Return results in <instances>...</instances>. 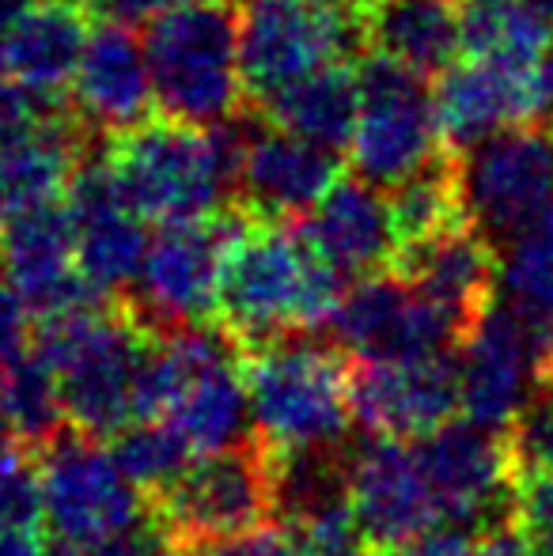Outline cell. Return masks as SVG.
I'll use <instances>...</instances> for the list:
<instances>
[{
  "label": "cell",
  "mask_w": 553,
  "mask_h": 556,
  "mask_svg": "<svg viewBox=\"0 0 553 556\" xmlns=\"http://www.w3.org/2000/svg\"><path fill=\"white\" fill-rule=\"evenodd\" d=\"M341 292V277L300 224L247 216L224 257L216 326L239 352H251L280 337L315 333L338 311Z\"/></svg>",
  "instance_id": "6da1fadb"
},
{
  "label": "cell",
  "mask_w": 553,
  "mask_h": 556,
  "mask_svg": "<svg viewBox=\"0 0 553 556\" xmlns=\"http://www.w3.org/2000/svg\"><path fill=\"white\" fill-rule=\"evenodd\" d=\"M155 330L129 300H96L38 318L27 349L58 382L65 425L111 440L137 420L140 371Z\"/></svg>",
  "instance_id": "7a4b0ae2"
},
{
  "label": "cell",
  "mask_w": 553,
  "mask_h": 556,
  "mask_svg": "<svg viewBox=\"0 0 553 556\" xmlns=\"http://www.w3.org/2000/svg\"><path fill=\"white\" fill-rule=\"evenodd\" d=\"M247 122L190 125L148 117L103 148L126 201L152 224H186L221 213L236 198V167Z\"/></svg>",
  "instance_id": "3957f363"
},
{
  "label": "cell",
  "mask_w": 553,
  "mask_h": 556,
  "mask_svg": "<svg viewBox=\"0 0 553 556\" xmlns=\"http://www.w3.org/2000/svg\"><path fill=\"white\" fill-rule=\"evenodd\" d=\"M243 352L216 323L178 326L152 337L140 371L137 417H160L193 446V454L251 435Z\"/></svg>",
  "instance_id": "277c9868"
},
{
  "label": "cell",
  "mask_w": 553,
  "mask_h": 556,
  "mask_svg": "<svg viewBox=\"0 0 553 556\" xmlns=\"http://www.w3.org/2000/svg\"><path fill=\"white\" fill-rule=\"evenodd\" d=\"M251 428L277 454L345 446L353 428V356L307 333L243 352Z\"/></svg>",
  "instance_id": "5b68a950"
},
{
  "label": "cell",
  "mask_w": 553,
  "mask_h": 556,
  "mask_svg": "<svg viewBox=\"0 0 553 556\" xmlns=\"http://www.w3.org/2000/svg\"><path fill=\"white\" fill-rule=\"evenodd\" d=\"M144 53L163 117L221 125L247 106L236 0H175L148 23Z\"/></svg>",
  "instance_id": "8992f818"
},
{
  "label": "cell",
  "mask_w": 553,
  "mask_h": 556,
  "mask_svg": "<svg viewBox=\"0 0 553 556\" xmlns=\"http://www.w3.org/2000/svg\"><path fill=\"white\" fill-rule=\"evenodd\" d=\"M148 519L175 542H221L277 519V451L259 432L198 454L186 473L152 500Z\"/></svg>",
  "instance_id": "52a82bcc"
},
{
  "label": "cell",
  "mask_w": 553,
  "mask_h": 556,
  "mask_svg": "<svg viewBox=\"0 0 553 556\" xmlns=\"http://www.w3.org/2000/svg\"><path fill=\"white\" fill-rule=\"evenodd\" d=\"M356 84L361 106L345 148L353 175L391 190L448 152L428 76H417L384 53H368L356 65Z\"/></svg>",
  "instance_id": "ba28073f"
},
{
  "label": "cell",
  "mask_w": 553,
  "mask_h": 556,
  "mask_svg": "<svg viewBox=\"0 0 553 556\" xmlns=\"http://www.w3.org/2000/svg\"><path fill=\"white\" fill-rule=\"evenodd\" d=\"M239 73L247 103H262L285 84L364 50L356 8L334 0H236Z\"/></svg>",
  "instance_id": "9c48e42d"
},
{
  "label": "cell",
  "mask_w": 553,
  "mask_h": 556,
  "mask_svg": "<svg viewBox=\"0 0 553 556\" xmlns=\"http://www.w3.org/2000/svg\"><path fill=\"white\" fill-rule=\"evenodd\" d=\"M247 216L251 213L231 201L205 220L163 224V231L148 239L144 265L137 273L134 295L126 300L155 333L216 323L224 257Z\"/></svg>",
  "instance_id": "30bf717a"
},
{
  "label": "cell",
  "mask_w": 553,
  "mask_h": 556,
  "mask_svg": "<svg viewBox=\"0 0 553 556\" xmlns=\"http://www.w3.org/2000/svg\"><path fill=\"white\" fill-rule=\"evenodd\" d=\"M42 522L58 542H103L148 519L140 492L126 481L111 446L65 425L38 446Z\"/></svg>",
  "instance_id": "8fae6325"
},
{
  "label": "cell",
  "mask_w": 553,
  "mask_h": 556,
  "mask_svg": "<svg viewBox=\"0 0 553 556\" xmlns=\"http://www.w3.org/2000/svg\"><path fill=\"white\" fill-rule=\"evenodd\" d=\"M466 220L497 250L519 227L553 205V132L546 125H512L455 152Z\"/></svg>",
  "instance_id": "7c38bea8"
},
{
  "label": "cell",
  "mask_w": 553,
  "mask_h": 556,
  "mask_svg": "<svg viewBox=\"0 0 553 556\" xmlns=\"http://www.w3.org/2000/svg\"><path fill=\"white\" fill-rule=\"evenodd\" d=\"M326 326L334 344L353 359H414L455 352L463 344L458 326L391 269L361 277L349 292H341L338 311Z\"/></svg>",
  "instance_id": "4fadbf2b"
},
{
  "label": "cell",
  "mask_w": 553,
  "mask_h": 556,
  "mask_svg": "<svg viewBox=\"0 0 553 556\" xmlns=\"http://www.w3.org/2000/svg\"><path fill=\"white\" fill-rule=\"evenodd\" d=\"M76 231V265L99 300H126L148 254L144 216L122 193L103 152H84L65 186Z\"/></svg>",
  "instance_id": "5bb4252c"
},
{
  "label": "cell",
  "mask_w": 553,
  "mask_h": 556,
  "mask_svg": "<svg viewBox=\"0 0 553 556\" xmlns=\"http://www.w3.org/2000/svg\"><path fill=\"white\" fill-rule=\"evenodd\" d=\"M414 451L443 522L481 530L508 519L516 469L504 432L463 417L414 440Z\"/></svg>",
  "instance_id": "9a60e30c"
},
{
  "label": "cell",
  "mask_w": 553,
  "mask_h": 556,
  "mask_svg": "<svg viewBox=\"0 0 553 556\" xmlns=\"http://www.w3.org/2000/svg\"><path fill=\"white\" fill-rule=\"evenodd\" d=\"M458 413V356L353 359V417L368 435L414 443Z\"/></svg>",
  "instance_id": "2e32d148"
},
{
  "label": "cell",
  "mask_w": 553,
  "mask_h": 556,
  "mask_svg": "<svg viewBox=\"0 0 553 556\" xmlns=\"http://www.w3.org/2000/svg\"><path fill=\"white\" fill-rule=\"evenodd\" d=\"M68 111L88 137H118L155 117L144 38H137L129 23L111 15L91 23L76 73L68 80Z\"/></svg>",
  "instance_id": "e0dca14e"
},
{
  "label": "cell",
  "mask_w": 553,
  "mask_h": 556,
  "mask_svg": "<svg viewBox=\"0 0 553 556\" xmlns=\"http://www.w3.org/2000/svg\"><path fill=\"white\" fill-rule=\"evenodd\" d=\"M349 504L361 534L376 549L402 545L443 522L414 443L387 435H372L349 451Z\"/></svg>",
  "instance_id": "ac0fdd59"
},
{
  "label": "cell",
  "mask_w": 553,
  "mask_h": 556,
  "mask_svg": "<svg viewBox=\"0 0 553 556\" xmlns=\"http://www.w3.org/2000/svg\"><path fill=\"white\" fill-rule=\"evenodd\" d=\"M0 273L27 303L30 318H50L99 300L76 265V231L61 201L4 216Z\"/></svg>",
  "instance_id": "d6986e66"
},
{
  "label": "cell",
  "mask_w": 553,
  "mask_h": 556,
  "mask_svg": "<svg viewBox=\"0 0 553 556\" xmlns=\"http://www.w3.org/2000/svg\"><path fill=\"white\" fill-rule=\"evenodd\" d=\"M341 160L285 129L247 125L236 167V205L262 220H303L315 201L338 182Z\"/></svg>",
  "instance_id": "ffe728a7"
},
{
  "label": "cell",
  "mask_w": 553,
  "mask_h": 556,
  "mask_svg": "<svg viewBox=\"0 0 553 556\" xmlns=\"http://www.w3.org/2000/svg\"><path fill=\"white\" fill-rule=\"evenodd\" d=\"M497 269H501V254L470 220H458L432 239L402 247L391 265V273L425 292L463 337L493 307Z\"/></svg>",
  "instance_id": "44dd1931"
},
{
  "label": "cell",
  "mask_w": 553,
  "mask_h": 556,
  "mask_svg": "<svg viewBox=\"0 0 553 556\" xmlns=\"http://www.w3.org/2000/svg\"><path fill=\"white\" fill-rule=\"evenodd\" d=\"M458 356V413L481 428L504 432L539 379L531 349L519 326L493 300L455 349Z\"/></svg>",
  "instance_id": "7402d4cb"
},
{
  "label": "cell",
  "mask_w": 553,
  "mask_h": 556,
  "mask_svg": "<svg viewBox=\"0 0 553 556\" xmlns=\"http://www.w3.org/2000/svg\"><path fill=\"white\" fill-rule=\"evenodd\" d=\"M296 224L341 280L387 273L399 257L391 205L384 190L364 182L361 175H338V182Z\"/></svg>",
  "instance_id": "603a6c76"
},
{
  "label": "cell",
  "mask_w": 553,
  "mask_h": 556,
  "mask_svg": "<svg viewBox=\"0 0 553 556\" xmlns=\"http://www.w3.org/2000/svg\"><path fill=\"white\" fill-rule=\"evenodd\" d=\"M88 12L80 0H35L23 8L0 30V76L61 99L88 42Z\"/></svg>",
  "instance_id": "cb8c5ba5"
},
{
  "label": "cell",
  "mask_w": 553,
  "mask_h": 556,
  "mask_svg": "<svg viewBox=\"0 0 553 556\" xmlns=\"http://www.w3.org/2000/svg\"><path fill=\"white\" fill-rule=\"evenodd\" d=\"M497 303L519 326L539 375L553 364V205L501 242Z\"/></svg>",
  "instance_id": "d4e9b609"
},
{
  "label": "cell",
  "mask_w": 553,
  "mask_h": 556,
  "mask_svg": "<svg viewBox=\"0 0 553 556\" xmlns=\"http://www.w3.org/2000/svg\"><path fill=\"white\" fill-rule=\"evenodd\" d=\"M356 20L364 50L384 53L428 80L455 65L463 53L455 0H361Z\"/></svg>",
  "instance_id": "484cf974"
},
{
  "label": "cell",
  "mask_w": 553,
  "mask_h": 556,
  "mask_svg": "<svg viewBox=\"0 0 553 556\" xmlns=\"http://www.w3.org/2000/svg\"><path fill=\"white\" fill-rule=\"evenodd\" d=\"M254 106H259L262 122L274 129H285L318 148H330V152H345L356 125V106H361L356 68L349 61L323 65L300 80L285 84Z\"/></svg>",
  "instance_id": "4316f807"
},
{
  "label": "cell",
  "mask_w": 553,
  "mask_h": 556,
  "mask_svg": "<svg viewBox=\"0 0 553 556\" xmlns=\"http://www.w3.org/2000/svg\"><path fill=\"white\" fill-rule=\"evenodd\" d=\"M84 152H88V132L73 111L53 117L23 144L0 152V220L65 198V186Z\"/></svg>",
  "instance_id": "83f0119b"
},
{
  "label": "cell",
  "mask_w": 553,
  "mask_h": 556,
  "mask_svg": "<svg viewBox=\"0 0 553 556\" xmlns=\"http://www.w3.org/2000/svg\"><path fill=\"white\" fill-rule=\"evenodd\" d=\"M458 46L493 65H531L553 50V20L535 0H455Z\"/></svg>",
  "instance_id": "f1b7e54d"
},
{
  "label": "cell",
  "mask_w": 553,
  "mask_h": 556,
  "mask_svg": "<svg viewBox=\"0 0 553 556\" xmlns=\"http://www.w3.org/2000/svg\"><path fill=\"white\" fill-rule=\"evenodd\" d=\"M387 205L394 216V231H399V250L425 242L440 235L443 227L466 220L463 213V193H458V167L455 152H443L406 182L387 190Z\"/></svg>",
  "instance_id": "f546056e"
},
{
  "label": "cell",
  "mask_w": 553,
  "mask_h": 556,
  "mask_svg": "<svg viewBox=\"0 0 553 556\" xmlns=\"http://www.w3.org/2000/svg\"><path fill=\"white\" fill-rule=\"evenodd\" d=\"M111 454L118 462V469L126 473V481L140 492L144 504L160 500L178 477L186 473L198 454L193 446L160 417H137L126 428L111 435Z\"/></svg>",
  "instance_id": "4dcf8cb0"
},
{
  "label": "cell",
  "mask_w": 553,
  "mask_h": 556,
  "mask_svg": "<svg viewBox=\"0 0 553 556\" xmlns=\"http://www.w3.org/2000/svg\"><path fill=\"white\" fill-rule=\"evenodd\" d=\"M0 428L30 446H42L65 428L58 382L30 349L0 367Z\"/></svg>",
  "instance_id": "1f68e13d"
},
{
  "label": "cell",
  "mask_w": 553,
  "mask_h": 556,
  "mask_svg": "<svg viewBox=\"0 0 553 556\" xmlns=\"http://www.w3.org/2000/svg\"><path fill=\"white\" fill-rule=\"evenodd\" d=\"M42 522V469L38 446L0 428V534L38 530Z\"/></svg>",
  "instance_id": "d6a6232c"
},
{
  "label": "cell",
  "mask_w": 553,
  "mask_h": 556,
  "mask_svg": "<svg viewBox=\"0 0 553 556\" xmlns=\"http://www.w3.org/2000/svg\"><path fill=\"white\" fill-rule=\"evenodd\" d=\"M504 443L512 454V469H553V371L535 379L512 425L504 428Z\"/></svg>",
  "instance_id": "836d02e7"
},
{
  "label": "cell",
  "mask_w": 553,
  "mask_h": 556,
  "mask_svg": "<svg viewBox=\"0 0 553 556\" xmlns=\"http://www.w3.org/2000/svg\"><path fill=\"white\" fill-rule=\"evenodd\" d=\"M65 111L68 106L58 96H42V91L27 88V84L0 76V152L30 140Z\"/></svg>",
  "instance_id": "e575fe53"
},
{
  "label": "cell",
  "mask_w": 553,
  "mask_h": 556,
  "mask_svg": "<svg viewBox=\"0 0 553 556\" xmlns=\"http://www.w3.org/2000/svg\"><path fill=\"white\" fill-rule=\"evenodd\" d=\"M508 519L553 556V469H527L512 477V511Z\"/></svg>",
  "instance_id": "d590c367"
},
{
  "label": "cell",
  "mask_w": 553,
  "mask_h": 556,
  "mask_svg": "<svg viewBox=\"0 0 553 556\" xmlns=\"http://www.w3.org/2000/svg\"><path fill=\"white\" fill-rule=\"evenodd\" d=\"M186 545V542H183ZM190 556H300V542L285 522H266L247 534L221 538V542H190Z\"/></svg>",
  "instance_id": "8d00e7d4"
},
{
  "label": "cell",
  "mask_w": 553,
  "mask_h": 556,
  "mask_svg": "<svg viewBox=\"0 0 553 556\" xmlns=\"http://www.w3.org/2000/svg\"><path fill=\"white\" fill-rule=\"evenodd\" d=\"M296 542H300V556H379L376 545L361 534L353 515H341V519L300 530Z\"/></svg>",
  "instance_id": "74e56055"
},
{
  "label": "cell",
  "mask_w": 553,
  "mask_h": 556,
  "mask_svg": "<svg viewBox=\"0 0 553 556\" xmlns=\"http://www.w3.org/2000/svg\"><path fill=\"white\" fill-rule=\"evenodd\" d=\"M27 344H30V311L20 300V292L8 285L4 273H0V367L20 356V352H27Z\"/></svg>",
  "instance_id": "f35d334b"
},
{
  "label": "cell",
  "mask_w": 553,
  "mask_h": 556,
  "mask_svg": "<svg viewBox=\"0 0 553 556\" xmlns=\"http://www.w3.org/2000/svg\"><path fill=\"white\" fill-rule=\"evenodd\" d=\"M474 556H546V553H542L512 519H501V522H489V527L478 530Z\"/></svg>",
  "instance_id": "ab89813d"
},
{
  "label": "cell",
  "mask_w": 553,
  "mask_h": 556,
  "mask_svg": "<svg viewBox=\"0 0 553 556\" xmlns=\"http://www.w3.org/2000/svg\"><path fill=\"white\" fill-rule=\"evenodd\" d=\"M379 556H474V542L451 527H443V530L432 527V530H425V534L410 538V542L379 549Z\"/></svg>",
  "instance_id": "60d3db41"
},
{
  "label": "cell",
  "mask_w": 553,
  "mask_h": 556,
  "mask_svg": "<svg viewBox=\"0 0 553 556\" xmlns=\"http://www.w3.org/2000/svg\"><path fill=\"white\" fill-rule=\"evenodd\" d=\"M175 4V0H99L96 8H103V15H111V20L118 23H129V27H137V23H152L160 12H167V8Z\"/></svg>",
  "instance_id": "b9f144b4"
},
{
  "label": "cell",
  "mask_w": 553,
  "mask_h": 556,
  "mask_svg": "<svg viewBox=\"0 0 553 556\" xmlns=\"http://www.w3.org/2000/svg\"><path fill=\"white\" fill-rule=\"evenodd\" d=\"M0 556H46V542L38 530H8L0 534Z\"/></svg>",
  "instance_id": "7bdbcfd3"
},
{
  "label": "cell",
  "mask_w": 553,
  "mask_h": 556,
  "mask_svg": "<svg viewBox=\"0 0 553 556\" xmlns=\"http://www.w3.org/2000/svg\"><path fill=\"white\" fill-rule=\"evenodd\" d=\"M35 0H0V30L8 27V23L15 20V15L23 12V8H30Z\"/></svg>",
  "instance_id": "ee69618b"
},
{
  "label": "cell",
  "mask_w": 553,
  "mask_h": 556,
  "mask_svg": "<svg viewBox=\"0 0 553 556\" xmlns=\"http://www.w3.org/2000/svg\"><path fill=\"white\" fill-rule=\"evenodd\" d=\"M334 4H345V8H356L361 0H334Z\"/></svg>",
  "instance_id": "f6af8a7d"
},
{
  "label": "cell",
  "mask_w": 553,
  "mask_h": 556,
  "mask_svg": "<svg viewBox=\"0 0 553 556\" xmlns=\"http://www.w3.org/2000/svg\"><path fill=\"white\" fill-rule=\"evenodd\" d=\"M80 4H88V8H96V4H99V0H80Z\"/></svg>",
  "instance_id": "bcb514c9"
}]
</instances>
